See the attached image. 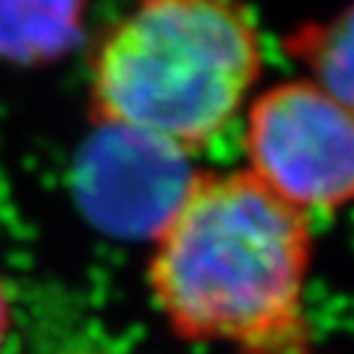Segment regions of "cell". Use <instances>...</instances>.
Segmentation results:
<instances>
[{"mask_svg": "<svg viewBox=\"0 0 354 354\" xmlns=\"http://www.w3.org/2000/svg\"><path fill=\"white\" fill-rule=\"evenodd\" d=\"M310 218L247 171L197 174L152 234L147 279L178 339L307 354Z\"/></svg>", "mask_w": 354, "mask_h": 354, "instance_id": "6da1fadb", "label": "cell"}, {"mask_svg": "<svg viewBox=\"0 0 354 354\" xmlns=\"http://www.w3.org/2000/svg\"><path fill=\"white\" fill-rule=\"evenodd\" d=\"M266 66L241 0H127L89 58L102 129L194 155L236 124Z\"/></svg>", "mask_w": 354, "mask_h": 354, "instance_id": "7a4b0ae2", "label": "cell"}, {"mask_svg": "<svg viewBox=\"0 0 354 354\" xmlns=\"http://www.w3.org/2000/svg\"><path fill=\"white\" fill-rule=\"evenodd\" d=\"M247 171L307 218L354 203V111L313 79L257 92L244 111Z\"/></svg>", "mask_w": 354, "mask_h": 354, "instance_id": "3957f363", "label": "cell"}, {"mask_svg": "<svg viewBox=\"0 0 354 354\" xmlns=\"http://www.w3.org/2000/svg\"><path fill=\"white\" fill-rule=\"evenodd\" d=\"M105 131L111 134V140L102 150H95V158L87 168V194L95 205V213L115 221V228L142 226L152 236L189 184H158V178H181L174 171L181 158L174 152V158L158 160L165 152H171L158 147L150 160H137L145 140L115 129Z\"/></svg>", "mask_w": 354, "mask_h": 354, "instance_id": "277c9868", "label": "cell"}, {"mask_svg": "<svg viewBox=\"0 0 354 354\" xmlns=\"http://www.w3.org/2000/svg\"><path fill=\"white\" fill-rule=\"evenodd\" d=\"M286 48L307 79L354 111V0L326 21L294 32Z\"/></svg>", "mask_w": 354, "mask_h": 354, "instance_id": "5b68a950", "label": "cell"}, {"mask_svg": "<svg viewBox=\"0 0 354 354\" xmlns=\"http://www.w3.org/2000/svg\"><path fill=\"white\" fill-rule=\"evenodd\" d=\"M76 0H0V50L13 58L55 53L71 37Z\"/></svg>", "mask_w": 354, "mask_h": 354, "instance_id": "8992f818", "label": "cell"}, {"mask_svg": "<svg viewBox=\"0 0 354 354\" xmlns=\"http://www.w3.org/2000/svg\"><path fill=\"white\" fill-rule=\"evenodd\" d=\"M8 330H11V302H8L6 286L0 281V352H3L6 339H8Z\"/></svg>", "mask_w": 354, "mask_h": 354, "instance_id": "52a82bcc", "label": "cell"}]
</instances>
